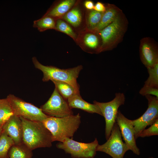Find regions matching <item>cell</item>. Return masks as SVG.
<instances>
[{"instance_id":"ffe728a7","label":"cell","mask_w":158,"mask_h":158,"mask_svg":"<svg viewBox=\"0 0 158 158\" xmlns=\"http://www.w3.org/2000/svg\"><path fill=\"white\" fill-rule=\"evenodd\" d=\"M55 19L50 16H43L41 18L34 21L33 27L42 32L49 29L55 30Z\"/></svg>"},{"instance_id":"1f68e13d","label":"cell","mask_w":158,"mask_h":158,"mask_svg":"<svg viewBox=\"0 0 158 158\" xmlns=\"http://www.w3.org/2000/svg\"><path fill=\"white\" fill-rule=\"evenodd\" d=\"M148 158H154L153 157H149Z\"/></svg>"},{"instance_id":"e0dca14e","label":"cell","mask_w":158,"mask_h":158,"mask_svg":"<svg viewBox=\"0 0 158 158\" xmlns=\"http://www.w3.org/2000/svg\"><path fill=\"white\" fill-rule=\"evenodd\" d=\"M75 0H65L53 5L43 16H49L56 19L61 18L76 4Z\"/></svg>"},{"instance_id":"4dcf8cb0","label":"cell","mask_w":158,"mask_h":158,"mask_svg":"<svg viewBox=\"0 0 158 158\" xmlns=\"http://www.w3.org/2000/svg\"><path fill=\"white\" fill-rule=\"evenodd\" d=\"M2 125L0 124V136L2 132Z\"/></svg>"},{"instance_id":"277c9868","label":"cell","mask_w":158,"mask_h":158,"mask_svg":"<svg viewBox=\"0 0 158 158\" xmlns=\"http://www.w3.org/2000/svg\"><path fill=\"white\" fill-rule=\"evenodd\" d=\"M128 25V20L122 11L114 21L99 32L102 52L113 50L122 41Z\"/></svg>"},{"instance_id":"6da1fadb","label":"cell","mask_w":158,"mask_h":158,"mask_svg":"<svg viewBox=\"0 0 158 158\" xmlns=\"http://www.w3.org/2000/svg\"><path fill=\"white\" fill-rule=\"evenodd\" d=\"M19 117L23 126V142L28 148L32 150L39 148L51 146V134L42 122Z\"/></svg>"},{"instance_id":"8fae6325","label":"cell","mask_w":158,"mask_h":158,"mask_svg":"<svg viewBox=\"0 0 158 158\" xmlns=\"http://www.w3.org/2000/svg\"><path fill=\"white\" fill-rule=\"evenodd\" d=\"M116 123L119 127L122 137L128 150L132 151L136 155H140V152L136 144L135 130L131 120L126 118L118 110Z\"/></svg>"},{"instance_id":"cb8c5ba5","label":"cell","mask_w":158,"mask_h":158,"mask_svg":"<svg viewBox=\"0 0 158 158\" xmlns=\"http://www.w3.org/2000/svg\"><path fill=\"white\" fill-rule=\"evenodd\" d=\"M55 30L65 33L76 41L78 36L70 25L63 20L61 18L56 19Z\"/></svg>"},{"instance_id":"2e32d148","label":"cell","mask_w":158,"mask_h":158,"mask_svg":"<svg viewBox=\"0 0 158 158\" xmlns=\"http://www.w3.org/2000/svg\"><path fill=\"white\" fill-rule=\"evenodd\" d=\"M101 20L94 30L99 32L114 21L122 11L114 4H108Z\"/></svg>"},{"instance_id":"ba28073f","label":"cell","mask_w":158,"mask_h":158,"mask_svg":"<svg viewBox=\"0 0 158 158\" xmlns=\"http://www.w3.org/2000/svg\"><path fill=\"white\" fill-rule=\"evenodd\" d=\"M128 150L123 141L120 130L116 122L107 141L102 145H99L96 149V151L104 152L113 158H123L125 153Z\"/></svg>"},{"instance_id":"7402d4cb","label":"cell","mask_w":158,"mask_h":158,"mask_svg":"<svg viewBox=\"0 0 158 158\" xmlns=\"http://www.w3.org/2000/svg\"><path fill=\"white\" fill-rule=\"evenodd\" d=\"M14 145L13 140L2 130L0 136V158H9L8 152L11 147Z\"/></svg>"},{"instance_id":"484cf974","label":"cell","mask_w":158,"mask_h":158,"mask_svg":"<svg viewBox=\"0 0 158 158\" xmlns=\"http://www.w3.org/2000/svg\"><path fill=\"white\" fill-rule=\"evenodd\" d=\"M103 12L89 10L87 16L86 23L87 29L94 30L99 23Z\"/></svg>"},{"instance_id":"44dd1931","label":"cell","mask_w":158,"mask_h":158,"mask_svg":"<svg viewBox=\"0 0 158 158\" xmlns=\"http://www.w3.org/2000/svg\"><path fill=\"white\" fill-rule=\"evenodd\" d=\"M12 108L8 99H0V124L2 126L14 115Z\"/></svg>"},{"instance_id":"7a4b0ae2","label":"cell","mask_w":158,"mask_h":158,"mask_svg":"<svg viewBox=\"0 0 158 158\" xmlns=\"http://www.w3.org/2000/svg\"><path fill=\"white\" fill-rule=\"evenodd\" d=\"M42 122L50 132L53 142H62L73 138L81 123V116L78 113L63 117H48Z\"/></svg>"},{"instance_id":"8992f818","label":"cell","mask_w":158,"mask_h":158,"mask_svg":"<svg viewBox=\"0 0 158 158\" xmlns=\"http://www.w3.org/2000/svg\"><path fill=\"white\" fill-rule=\"evenodd\" d=\"M97 138L91 142H78L72 138L66 139L56 145L57 147L63 150L74 158H93L96 154V149L99 145Z\"/></svg>"},{"instance_id":"5b68a950","label":"cell","mask_w":158,"mask_h":158,"mask_svg":"<svg viewBox=\"0 0 158 158\" xmlns=\"http://www.w3.org/2000/svg\"><path fill=\"white\" fill-rule=\"evenodd\" d=\"M125 97L123 93L117 92L114 99L110 101L100 102L95 100L93 103L97 105L99 108L102 116L105 121V135L107 140L111 135L112 128L116 122V116L119 107L124 105Z\"/></svg>"},{"instance_id":"d4e9b609","label":"cell","mask_w":158,"mask_h":158,"mask_svg":"<svg viewBox=\"0 0 158 158\" xmlns=\"http://www.w3.org/2000/svg\"><path fill=\"white\" fill-rule=\"evenodd\" d=\"M149 77L144 85L158 89V63L147 68Z\"/></svg>"},{"instance_id":"f1b7e54d","label":"cell","mask_w":158,"mask_h":158,"mask_svg":"<svg viewBox=\"0 0 158 158\" xmlns=\"http://www.w3.org/2000/svg\"><path fill=\"white\" fill-rule=\"evenodd\" d=\"M105 5L100 2H97L94 5L93 10L99 12H104L106 10Z\"/></svg>"},{"instance_id":"d6986e66","label":"cell","mask_w":158,"mask_h":158,"mask_svg":"<svg viewBox=\"0 0 158 158\" xmlns=\"http://www.w3.org/2000/svg\"><path fill=\"white\" fill-rule=\"evenodd\" d=\"M8 156L9 158H32V153L23 142L12 146L9 150Z\"/></svg>"},{"instance_id":"30bf717a","label":"cell","mask_w":158,"mask_h":158,"mask_svg":"<svg viewBox=\"0 0 158 158\" xmlns=\"http://www.w3.org/2000/svg\"><path fill=\"white\" fill-rule=\"evenodd\" d=\"M145 97L148 101V108L140 117L131 122L134 127L135 137L147 126L152 125L158 119V98L155 97L147 95Z\"/></svg>"},{"instance_id":"9c48e42d","label":"cell","mask_w":158,"mask_h":158,"mask_svg":"<svg viewBox=\"0 0 158 158\" xmlns=\"http://www.w3.org/2000/svg\"><path fill=\"white\" fill-rule=\"evenodd\" d=\"M40 108L49 117H63L73 114L67 101L60 94L55 87L49 99Z\"/></svg>"},{"instance_id":"603a6c76","label":"cell","mask_w":158,"mask_h":158,"mask_svg":"<svg viewBox=\"0 0 158 158\" xmlns=\"http://www.w3.org/2000/svg\"><path fill=\"white\" fill-rule=\"evenodd\" d=\"M51 81L60 94L66 101L68 98L76 94L73 87L69 84L60 81Z\"/></svg>"},{"instance_id":"7c38bea8","label":"cell","mask_w":158,"mask_h":158,"mask_svg":"<svg viewBox=\"0 0 158 158\" xmlns=\"http://www.w3.org/2000/svg\"><path fill=\"white\" fill-rule=\"evenodd\" d=\"M140 60L147 68L158 63V47L152 38L145 37L140 40L139 47Z\"/></svg>"},{"instance_id":"3957f363","label":"cell","mask_w":158,"mask_h":158,"mask_svg":"<svg viewBox=\"0 0 158 158\" xmlns=\"http://www.w3.org/2000/svg\"><path fill=\"white\" fill-rule=\"evenodd\" d=\"M35 67L43 73L42 81H59L66 83L71 85L76 93L80 94L79 85L77 82L80 71L83 68L82 65L68 69H61L52 66H44L36 58H32Z\"/></svg>"},{"instance_id":"9a60e30c","label":"cell","mask_w":158,"mask_h":158,"mask_svg":"<svg viewBox=\"0 0 158 158\" xmlns=\"http://www.w3.org/2000/svg\"><path fill=\"white\" fill-rule=\"evenodd\" d=\"M67 101L71 109H80L88 113H96L102 116L101 110L97 105L86 101L82 98L80 94H75L68 98Z\"/></svg>"},{"instance_id":"4fadbf2b","label":"cell","mask_w":158,"mask_h":158,"mask_svg":"<svg viewBox=\"0 0 158 158\" xmlns=\"http://www.w3.org/2000/svg\"><path fill=\"white\" fill-rule=\"evenodd\" d=\"M76 42L85 51L91 54L102 52V40L99 32L94 30H87L78 36Z\"/></svg>"},{"instance_id":"ac0fdd59","label":"cell","mask_w":158,"mask_h":158,"mask_svg":"<svg viewBox=\"0 0 158 158\" xmlns=\"http://www.w3.org/2000/svg\"><path fill=\"white\" fill-rule=\"evenodd\" d=\"M83 14L78 6L73 7L61 18L75 28L80 27L82 22Z\"/></svg>"},{"instance_id":"83f0119b","label":"cell","mask_w":158,"mask_h":158,"mask_svg":"<svg viewBox=\"0 0 158 158\" xmlns=\"http://www.w3.org/2000/svg\"><path fill=\"white\" fill-rule=\"evenodd\" d=\"M139 93L142 96L151 95L158 98V89L144 85L139 91Z\"/></svg>"},{"instance_id":"52a82bcc","label":"cell","mask_w":158,"mask_h":158,"mask_svg":"<svg viewBox=\"0 0 158 158\" xmlns=\"http://www.w3.org/2000/svg\"><path fill=\"white\" fill-rule=\"evenodd\" d=\"M13 110L14 114L27 120L37 121H42L49 117L45 114L39 108L10 94L6 97Z\"/></svg>"},{"instance_id":"5bb4252c","label":"cell","mask_w":158,"mask_h":158,"mask_svg":"<svg viewBox=\"0 0 158 158\" xmlns=\"http://www.w3.org/2000/svg\"><path fill=\"white\" fill-rule=\"evenodd\" d=\"M2 131L13 141L15 145L23 143V126L20 117L13 115L2 126Z\"/></svg>"},{"instance_id":"4316f807","label":"cell","mask_w":158,"mask_h":158,"mask_svg":"<svg viewBox=\"0 0 158 158\" xmlns=\"http://www.w3.org/2000/svg\"><path fill=\"white\" fill-rule=\"evenodd\" d=\"M158 135V119L151 126L145 129L140 133L136 137V139L139 137L144 138Z\"/></svg>"},{"instance_id":"f546056e","label":"cell","mask_w":158,"mask_h":158,"mask_svg":"<svg viewBox=\"0 0 158 158\" xmlns=\"http://www.w3.org/2000/svg\"><path fill=\"white\" fill-rule=\"evenodd\" d=\"M84 5L85 8L88 10H93L94 4L93 2L91 1H85L84 3Z\"/></svg>"}]
</instances>
